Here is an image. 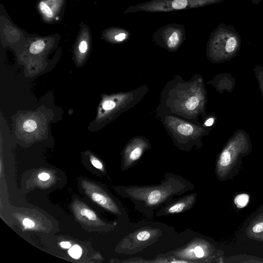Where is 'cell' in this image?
<instances>
[{
  "label": "cell",
  "mask_w": 263,
  "mask_h": 263,
  "mask_svg": "<svg viewBox=\"0 0 263 263\" xmlns=\"http://www.w3.org/2000/svg\"><path fill=\"white\" fill-rule=\"evenodd\" d=\"M164 178L157 184L122 186L118 192L129 199L134 209L147 218H152L156 212L175 196L193 190V183L173 173H166Z\"/></svg>",
  "instance_id": "obj_1"
},
{
  "label": "cell",
  "mask_w": 263,
  "mask_h": 263,
  "mask_svg": "<svg viewBox=\"0 0 263 263\" xmlns=\"http://www.w3.org/2000/svg\"><path fill=\"white\" fill-rule=\"evenodd\" d=\"M198 80L178 84L169 91L166 105L171 112L189 119L199 113L203 106L204 95Z\"/></svg>",
  "instance_id": "obj_2"
},
{
  "label": "cell",
  "mask_w": 263,
  "mask_h": 263,
  "mask_svg": "<svg viewBox=\"0 0 263 263\" xmlns=\"http://www.w3.org/2000/svg\"><path fill=\"white\" fill-rule=\"evenodd\" d=\"M163 124L174 144L184 151H187L195 146L204 133L203 129L199 126L168 115L166 116Z\"/></svg>",
  "instance_id": "obj_3"
},
{
  "label": "cell",
  "mask_w": 263,
  "mask_h": 263,
  "mask_svg": "<svg viewBox=\"0 0 263 263\" xmlns=\"http://www.w3.org/2000/svg\"><path fill=\"white\" fill-rule=\"evenodd\" d=\"M218 0H150L132 5L124 13L142 12H168L200 8Z\"/></svg>",
  "instance_id": "obj_4"
},
{
  "label": "cell",
  "mask_w": 263,
  "mask_h": 263,
  "mask_svg": "<svg viewBox=\"0 0 263 263\" xmlns=\"http://www.w3.org/2000/svg\"><path fill=\"white\" fill-rule=\"evenodd\" d=\"M248 145L242 137L232 139L220 154L216 163L215 173L221 180L226 179L233 168L240 156L247 152Z\"/></svg>",
  "instance_id": "obj_5"
},
{
  "label": "cell",
  "mask_w": 263,
  "mask_h": 263,
  "mask_svg": "<svg viewBox=\"0 0 263 263\" xmlns=\"http://www.w3.org/2000/svg\"><path fill=\"white\" fill-rule=\"evenodd\" d=\"M162 230L150 226L141 227L128 234L123 240L122 247L127 254L136 253L157 241Z\"/></svg>",
  "instance_id": "obj_6"
},
{
  "label": "cell",
  "mask_w": 263,
  "mask_h": 263,
  "mask_svg": "<svg viewBox=\"0 0 263 263\" xmlns=\"http://www.w3.org/2000/svg\"><path fill=\"white\" fill-rule=\"evenodd\" d=\"M154 42L169 52L176 51L186 40L183 25L170 23L157 29L153 34Z\"/></svg>",
  "instance_id": "obj_7"
},
{
  "label": "cell",
  "mask_w": 263,
  "mask_h": 263,
  "mask_svg": "<svg viewBox=\"0 0 263 263\" xmlns=\"http://www.w3.org/2000/svg\"><path fill=\"white\" fill-rule=\"evenodd\" d=\"M214 251V248L210 243L204 239H197L186 247L174 251L171 257L188 259L190 262L209 261L208 259L212 258Z\"/></svg>",
  "instance_id": "obj_8"
},
{
  "label": "cell",
  "mask_w": 263,
  "mask_h": 263,
  "mask_svg": "<svg viewBox=\"0 0 263 263\" xmlns=\"http://www.w3.org/2000/svg\"><path fill=\"white\" fill-rule=\"evenodd\" d=\"M148 141L141 137L133 138L127 143L123 154L122 169L127 170L135 165L144 152L150 148Z\"/></svg>",
  "instance_id": "obj_9"
},
{
  "label": "cell",
  "mask_w": 263,
  "mask_h": 263,
  "mask_svg": "<svg viewBox=\"0 0 263 263\" xmlns=\"http://www.w3.org/2000/svg\"><path fill=\"white\" fill-rule=\"evenodd\" d=\"M197 193H192L183 197L173 199L168 201L155 213L157 217L185 212L191 210L197 200Z\"/></svg>",
  "instance_id": "obj_10"
},
{
  "label": "cell",
  "mask_w": 263,
  "mask_h": 263,
  "mask_svg": "<svg viewBox=\"0 0 263 263\" xmlns=\"http://www.w3.org/2000/svg\"><path fill=\"white\" fill-rule=\"evenodd\" d=\"M246 234L250 239L263 241V213L252 220L246 229Z\"/></svg>",
  "instance_id": "obj_11"
},
{
  "label": "cell",
  "mask_w": 263,
  "mask_h": 263,
  "mask_svg": "<svg viewBox=\"0 0 263 263\" xmlns=\"http://www.w3.org/2000/svg\"><path fill=\"white\" fill-rule=\"evenodd\" d=\"M76 212L79 219L83 221L100 222L96 214L86 207H80Z\"/></svg>",
  "instance_id": "obj_12"
},
{
  "label": "cell",
  "mask_w": 263,
  "mask_h": 263,
  "mask_svg": "<svg viewBox=\"0 0 263 263\" xmlns=\"http://www.w3.org/2000/svg\"><path fill=\"white\" fill-rule=\"evenodd\" d=\"M249 196L246 194L238 195L234 199V203L239 208L245 206L249 202Z\"/></svg>",
  "instance_id": "obj_13"
},
{
  "label": "cell",
  "mask_w": 263,
  "mask_h": 263,
  "mask_svg": "<svg viewBox=\"0 0 263 263\" xmlns=\"http://www.w3.org/2000/svg\"><path fill=\"white\" fill-rule=\"evenodd\" d=\"M237 45V41L236 39L234 36L230 37L226 42L224 46L225 51L228 53L233 52L235 50Z\"/></svg>",
  "instance_id": "obj_14"
},
{
  "label": "cell",
  "mask_w": 263,
  "mask_h": 263,
  "mask_svg": "<svg viewBox=\"0 0 263 263\" xmlns=\"http://www.w3.org/2000/svg\"><path fill=\"white\" fill-rule=\"evenodd\" d=\"M45 47V43L42 40H37L33 42L30 47L29 51L32 54H37L41 52Z\"/></svg>",
  "instance_id": "obj_15"
},
{
  "label": "cell",
  "mask_w": 263,
  "mask_h": 263,
  "mask_svg": "<svg viewBox=\"0 0 263 263\" xmlns=\"http://www.w3.org/2000/svg\"><path fill=\"white\" fill-rule=\"evenodd\" d=\"M69 255L73 258H79L82 254V249L78 245H75L71 248L68 251Z\"/></svg>",
  "instance_id": "obj_16"
},
{
  "label": "cell",
  "mask_w": 263,
  "mask_h": 263,
  "mask_svg": "<svg viewBox=\"0 0 263 263\" xmlns=\"http://www.w3.org/2000/svg\"><path fill=\"white\" fill-rule=\"evenodd\" d=\"M37 127L36 123L32 120L26 121L23 124L24 129L27 132H31L35 129Z\"/></svg>",
  "instance_id": "obj_17"
},
{
  "label": "cell",
  "mask_w": 263,
  "mask_h": 263,
  "mask_svg": "<svg viewBox=\"0 0 263 263\" xmlns=\"http://www.w3.org/2000/svg\"><path fill=\"white\" fill-rule=\"evenodd\" d=\"M40 8L42 12L48 17L53 16V12L50 8L44 2L40 4Z\"/></svg>",
  "instance_id": "obj_18"
},
{
  "label": "cell",
  "mask_w": 263,
  "mask_h": 263,
  "mask_svg": "<svg viewBox=\"0 0 263 263\" xmlns=\"http://www.w3.org/2000/svg\"><path fill=\"white\" fill-rule=\"evenodd\" d=\"M91 162L92 164L97 168L101 170H103V167L101 162L95 158H92L91 159Z\"/></svg>",
  "instance_id": "obj_19"
},
{
  "label": "cell",
  "mask_w": 263,
  "mask_h": 263,
  "mask_svg": "<svg viewBox=\"0 0 263 263\" xmlns=\"http://www.w3.org/2000/svg\"><path fill=\"white\" fill-rule=\"evenodd\" d=\"M23 223L24 226L29 228H32L35 226L34 222L27 218L23 220Z\"/></svg>",
  "instance_id": "obj_20"
},
{
  "label": "cell",
  "mask_w": 263,
  "mask_h": 263,
  "mask_svg": "<svg viewBox=\"0 0 263 263\" xmlns=\"http://www.w3.org/2000/svg\"><path fill=\"white\" fill-rule=\"evenodd\" d=\"M79 51L81 53H84L87 49V44L86 41H83L81 42L79 46Z\"/></svg>",
  "instance_id": "obj_21"
},
{
  "label": "cell",
  "mask_w": 263,
  "mask_h": 263,
  "mask_svg": "<svg viewBox=\"0 0 263 263\" xmlns=\"http://www.w3.org/2000/svg\"><path fill=\"white\" fill-rule=\"evenodd\" d=\"M39 178L43 181H45L49 179L50 176L46 173H42L38 175Z\"/></svg>",
  "instance_id": "obj_22"
},
{
  "label": "cell",
  "mask_w": 263,
  "mask_h": 263,
  "mask_svg": "<svg viewBox=\"0 0 263 263\" xmlns=\"http://www.w3.org/2000/svg\"><path fill=\"white\" fill-rule=\"evenodd\" d=\"M214 119L213 118H210L207 119L204 122V125L206 126H211L213 125Z\"/></svg>",
  "instance_id": "obj_23"
},
{
  "label": "cell",
  "mask_w": 263,
  "mask_h": 263,
  "mask_svg": "<svg viewBox=\"0 0 263 263\" xmlns=\"http://www.w3.org/2000/svg\"><path fill=\"white\" fill-rule=\"evenodd\" d=\"M61 246L62 247L64 248H70L71 247V244L69 242H62L61 243Z\"/></svg>",
  "instance_id": "obj_24"
}]
</instances>
